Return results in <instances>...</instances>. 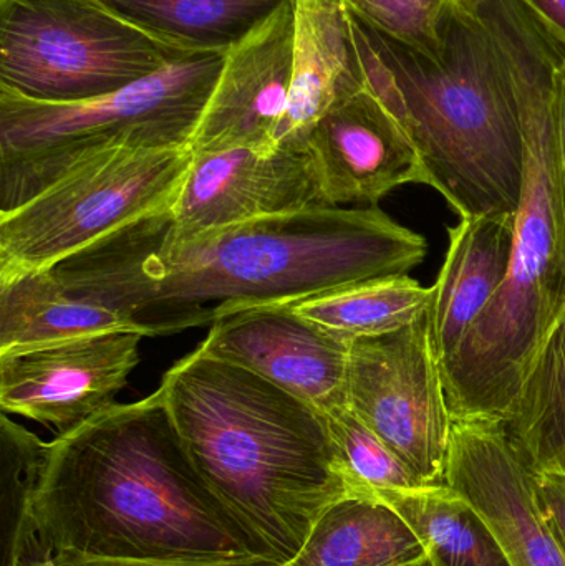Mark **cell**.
Wrapping results in <instances>:
<instances>
[{"instance_id": "4dcf8cb0", "label": "cell", "mask_w": 565, "mask_h": 566, "mask_svg": "<svg viewBox=\"0 0 565 566\" xmlns=\"http://www.w3.org/2000/svg\"><path fill=\"white\" fill-rule=\"evenodd\" d=\"M23 566H53L52 560H39V562H30V564Z\"/></svg>"}, {"instance_id": "d4e9b609", "label": "cell", "mask_w": 565, "mask_h": 566, "mask_svg": "<svg viewBox=\"0 0 565 566\" xmlns=\"http://www.w3.org/2000/svg\"><path fill=\"white\" fill-rule=\"evenodd\" d=\"M348 497L378 499L421 484L404 461L348 406L325 412Z\"/></svg>"}, {"instance_id": "cb8c5ba5", "label": "cell", "mask_w": 565, "mask_h": 566, "mask_svg": "<svg viewBox=\"0 0 565 566\" xmlns=\"http://www.w3.org/2000/svg\"><path fill=\"white\" fill-rule=\"evenodd\" d=\"M50 442L0 416V566L35 562L32 505L49 459Z\"/></svg>"}, {"instance_id": "2e32d148", "label": "cell", "mask_w": 565, "mask_h": 566, "mask_svg": "<svg viewBox=\"0 0 565 566\" xmlns=\"http://www.w3.org/2000/svg\"><path fill=\"white\" fill-rule=\"evenodd\" d=\"M516 214L461 218L448 228L447 258L428 308V332L440 366L457 352L510 271Z\"/></svg>"}, {"instance_id": "5bb4252c", "label": "cell", "mask_w": 565, "mask_h": 566, "mask_svg": "<svg viewBox=\"0 0 565 566\" xmlns=\"http://www.w3.org/2000/svg\"><path fill=\"white\" fill-rule=\"evenodd\" d=\"M294 62L292 0L226 52L191 151H272L287 113Z\"/></svg>"}, {"instance_id": "f546056e", "label": "cell", "mask_w": 565, "mask_h": 566, "mask_svg": "<svg viewBox=\"0 0 565 566\" xmlns=\"http://www.w3.org/2000/svg\"><path fill=\"white\" fill-rule=\"evenodd\" d=\"M557 169H559L561 195L565 211V63L557 75L556 103Z\"/></svg>"}, {"instance_id": "1f68e13d", "label": "cell", "mask_w": 565, "mask_h": 566, "mask_svg": "<svg viewBox=\"0 0 565 566\" xmlns=\"http://www.w3.org/2000/svg\"><path fill=\"white\" fill-rule=\"evenodd\" d=\"M407 566H433V564H431L430 558H427V560L418 562V564L407 565Z\"/></svg>"}, {"instance_id": "4316f807", "label": "cell", "mask_w": 565, "mask_h": 566, "mask_svg": "<svg viewBox=\"0 0 565 566\" xmlns=\"http://www.w3.org/2000/svg\"><path fill=\"white\" fill-rule=\"evenodd\" d=\"M53 566H284L262 555L221 558V560H112V558L83 557L73 552H60L50 557Z\"/></svg>"}, {"instance_id": "44dd1931", "label": "cell", "mask_w": 565, "mask_h": 566, "mask_svg": "<svg viewBox=\"0 0 565 566\" xmlns=\"http://www.w3.org/2000/svg\"><path fill=\"white\" fill-rule=\"evenodd\" d=\"M408 274L370 279L294 303L292 308L341 338L387 335L423 318L433 298Z\"/></svg>"}, {"instance_id": "277c9868", "label": "cell", "mask_w": 565, "mask_h": 566, "mask_svg": "<svg viewBox=\"0 0 565 566\" xmlns=\"http://www.w3.org/2000/svg\"><path fill=\"white\" fill-rule=\"evenodd\" d=\"M209 491L265 557L287 565L348 485L325 412L196 348L159 385Z\"/></svg>"}, {"instance_id": "4fadbf2b", "label": "cell", "mask_w": 565, "mask_h": 566, "mask_svg": "<svg viewBox=\"0 0 565 566\" xmlns=\"http://www.w3.org/2000/svg\"><path fill=\"white\" fill-rule=\"evenodd\" d=\"M447 484L483 515L513 566H565V548L540 505L536 478L501 421L453 419Z\"/></svg>"}, {"instance_id": "9a60e30c", "label": "cell", "mask_w": 565, "mask_h": 566, "mask_svg": "<svg viewBox=\"0 0 565 566\" xmlns=\"http://www.w3.org/2000/svg\"><path fill=\"white\" fill-rule=\"evenodd\" d=\"M307 146L331 206H375L405 185L431 188L414 139L364 82L322 116Z\"/></svg>"}, {"instance_id": "3957f363", "label": "cell", "mask_w": 565, "mask_h": 566, "mask_svg": "<svg viewBox=\"0 0 565 566\" xmlns=\"http://www.w3.org/2000/svg\"><path fill=\"white\" fill-rule=\"evenodd\" d=\"M506 63L526 159L510 271L441 365L453 419L506 421L521 386L565 318V211L557 169V75L565 53L517 0H463Z\"/></svg>"}, {"instance_id": "5b68a950", "label": "cell", "mask_w": 565, "mask_h": 566, "mask_svg": "<svg viewBox=\"0 0 565 566\" xmlns=\"http://www.w3.org/2000/svg\"><path fill=\"white\" fill-rule=\"evenodd\" d=\"M347 19L362 82L414 139L431 188L460 218L516 214L523 123L506 63L484 23L454 0L441 22L440 55L431 56L348 10Z\"/></svg>"}, {"instance_id": "8992f818", "label": "cell", "mask_w": 565, "mask_h": 566, "mask_svg": "<svg viewBox=\"0 0 565 566\" xmlns=\"http://www.w3.org/2000/svg\"><path fill=\"white\" fill-rule=\"evenodd\" d=\"M224 55L198 53L85 102H35L0 86V212L106 149L191 148Z\"/></svg>"}, {"instance_id": "d6a6232c", "label": "cell", "mask_w": 565, "mask_h": 566, "mask_svg": "<svg viewBox=\"0 0 565 566\" xmlns=\"http://www.w3.org/2000/svg\"><path fill=\"white\" fill-rule=\"evenodd\" d=\"M563 468H565V462H564V465H563Z\"/></svg>"}, {"instance_id": "ffe728a7", "label": "cell", "mask_w": 565, "mask_h": 566, "mask_svg": "<svg viewBox=\"0 0 565 566\" xmlns=\"http://www.w3.org/2000/svg\"><path fill=\"white\" fill-rule=\"evenodd\" d=\"M410 525L433 566H513L496 534L451 485H418L378 497Z\"/></svg>"}, {"instance_id": "ba28073f", "label": "cell", "mask_w": 565, "mask_h": 566, "mask_svg": "<svg viewBox=\"0 0 565 566\" xmlns=\"http://www.w3.org/2000/svg\"><path fill=\"white\" fill-rule=\"evenodd\" d=\"M191 148H113L93 155L19 208L0 212V281L50 271L148 216L168 211Z\"/></svg>"}, {"instance_id": "30bf717a", "label": "cell", "mask_w": 565, "mask_h": 566, "mask_svg": "<svg viewBox=\"0 0 565 566\" xmlns=\"http://www.w3.org/2000/svg\"><path fill=\"white\" fill-rule=\"evenodd\" d=\"M143 333L100 332L0 352V408L62 436L116 405Z\"/></svg>"}, {"instance_id": "d6986e66", "label": "cell", "mask_w": 565, "mask_h": 566, "mask_svg": "<svg viewBox=\"0 0 565 566\" xmlns=\"http://www.w3.org/2000/svg\"><path fill=\"white\" fill-rule=\"evenodd\" d=\"M119 329L138 332L115 310L72 295L52 269L0 281V352Z\"/></svg>"}, {"instance_id": "484cf974", "label": "cell", "mask_w": 565, "mask_h": 566, "mask_svg": "<svg viewBox=\"0 0 565 566\" xmlns=\"http://www.w3.org/2000/svg\"><path fill=\"white\" fill-rule=\"evenodd\" d=\"M358 20L431 56L440 55V27L454 0H341Z\"/></svg>"}, {"instance_id": "603a6c76", "label": "cell", "mask_w": 565, "mask_h": 566, "mask_svg": "<svg viewBox=\"0 0 565 566\" xmlns=\"http://www.w3.org/2000/svg\"><path fill=\"white\" fill-rule=\"evenodd\" d=\"M521 462L533 472L565 462V318L531 366L516 402L503 422Z\"/></svg>"}, {"instance_id": "52a82bcc", "label": "cell", "mask_w": 565, "mask_h": 566, "mask_svg": "<svg viewBox=\"0 0 565 566\" xmlns=\"http://www.w3.org/2000/svg\"><path fill=\"white\" fill-rule=\"evenodd\" d=\"M192 55L102 0H0V86L35 102L98 98Z\"/></svg>"}, {"instance_id": "7c38bea8", "label": "cell", "mask_w": 565, "mask_h": 566, "mask_svg": "<svg viewBox=\"0 0 565 566\" xmlns=\"http://www.w3.org/2000/svg\"><path fill=\"white\" fill-rule=\"evenodd\" d=\"M350 343L292 305H268L219 319L198 348L328 412L347 406Z\"/></svg>"}, {"instance_id": "8fae6325", "label": "cell", "mask_w": 565, "mask_h": 566, "mask_svg": "<svg viewBox=\"0 0 565 566\" xmlns=\"http://www.w3.org/2000/svg\"><path fill=\"white\" fill-rule=\"evenodd\" d=\"M331 208L308 146L192 153L171 219L201 231Z\"/></svg>"}, {"instance_id": "7a4b0ae2", "label": "cell", "mask_w": 565, "mask_h": 566, "mask_svg": "<svg viewBox=\"0 0 565 566\" xmlns=\"http://www.w3.org/2000/svg\"><path fill=\"white\" fill-rule=\"evenodd\" d=\"M35 562L262 555L196 471L159 389L50 442L32 505Z\"/></svg>"}, {"instance_id": "e0dca14e", "label": "cell", "mask_w": 565, "mask_h": 566, "mask_svg": "<svg viewBox=\"0 0 565 566\" xmlns=\"http://www.w3.org/2000/svg\"><path fill=\"white\" fill-rule=\"evenodd\" d=\"M294 62L287 113L275 136L278 146H305L322 116L362 86L341 0H292Z\"/></svg>"}, {"instance_id": "f1b7e54d", "label": "cell", "mask_w": 565, "mask_h": 566, "mask_svg": "<svg viewBox=\"0 0 565 566\" xmlns=\"http://www.w3.org/2000/svg\"><path fill=\"white\" fill-rule=\"evenodd\" d=\"M527 15L565 53V0H517Z\"/></svg>"}, {"instance_id": "83f0119b", "label": "cell", "mask_w": 565, "mask_h": 566, "mask_svg": "<svg viewBox=\"0 0 565 566\" xmlns=\"http://www.w3.org/2000/svg\"><path fill=\"white\" fill-rule=\"evenodd\" d=\"M534 478L541 509L565 548V468L550 469Z\"/></svg>"}, {"instance_id": "9c48e42d", "label": "cell", "mask_w": 565, "mask_h": 566, "mask_svg": "<svg viewBox=\"0 0 565 566\" xmlns=\"http://www.w3.org/2000/svg\"><path fill=\"white\" fill-rule=\"evenodd\" d=\"M347 406L421 484H447L453 416L427 315L350 343Z\"/></svg>"}, {"instance_id": "ac0fdd59", "label": "cell", "mask_w": 565, "mask_h": 566, "mask_svg": "<svg viewBox=\"0 0 565 566\" xmlns=\"http://www.w3.org/2000/svg\"><path fill=\"white\" fill-rule=\"evenodd\" d=\"M427 558L420 538L390 505L345 497L322 514L284 566H407Z\"/></svg>"}, {"instance_id": "7402d4cb", "label": "cell", "mask_w": 565, "mask_h": 566, "mask_svg": "<svg viewBox=\"0 0 565 566\" xmlns=\"http://www.w3.org/2000/svg\"><path fill=\"white\" fill-rule=\"evenodd\" d=\"M196 53H226L289 0H102Z\"/></svg>"}, {"instance_id": "6da1fadb", "label": "cell", "mask_w": 565, "mask_h": 566, "mask_svg": "<svg viewBox=\"0 0 565 566\" xmlns=\"http://www.w3.org/2000/svg\"><path fill=\"white\" fill-rule=\"evenodd\" d=\"M427 249L423 235L375 206H331L201 231L178 228L168 209L52 271L72 295L115 310L145 336H165L408 274Z\"/></svg>"}]
</instances>
